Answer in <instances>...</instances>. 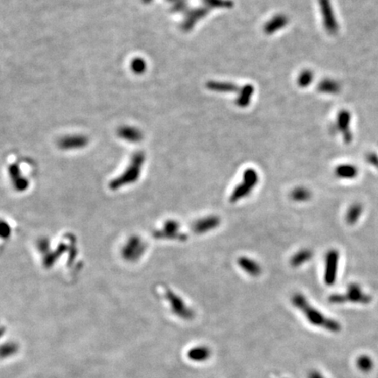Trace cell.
<instances>
[{"mask_svg": "<svg viewBox=\"0 0 378 378\" xmlns=\"http://www.w3.org/2000/svg\"><path fill=\"white\" fill-rule=\"evenodd\" d=\"M165 297H166L167 302L169 303L171 310L177 317L179 319H184V320H190L194 319L195 313L186 305L185 300H183L181 297L178 295L176 293H174L170 289H166L165 292Z\"/></svg>", "mask_w": 378, "mask_h": 378, "instance_id": "3", "label": "cell"}, {"mask_svg": "<svg viewBox=\"0 0 378 378\" xmlns=\"http://www.w3.org/2000/svg\"><path fill=\"white\" fill-rule=\"evenodd\" d=\"M145 250H146V245L144 244L140 238L134 237V238H131L128 245L124 248V257L129 260H137V258H140L141 256L144 254Z\"/></svg>", "mask_w": 378, "mask_h": 378, "instance_id": "8", "label": "cell"}, {"mask_svg": "<svg viewBox=\"0 0 378 378\" xmlns=\"http://www.w3.org/2000/svg\"><path fill=\"white\" fill-rule=\"evenodd\" d=\"M292 304L297 309L303 313L307 321L317 327H321L331 333H338L341 331V325L335 319L325 316L319 310L313 307L307 301L303 294H295L292 297Z\"/></svg>", "mask_w": 378, "mask_h": 378, "instance_id": "1", "label": "cell"}, {"mask_svg": "<svg viewBox=\"0 0 378 378\" xmlns=\"http://www.w3.org/2000/svg\"><path fill=\"white\" fill-rule=\"evenodd\" d=\"M154 237L157 239L173 241L185 242L187 240V235L180 230V224L175 220H167L162 228L154 232Z\"/></svg>", "mask_w": 378, "mask_h": 378, "instance_id": "4", "label": "cell"}, {"mask_svg": "<svg viewBox=\"0 0 378 378\" xmlns=\"http://www.w3.org/2000/svg\"><path fill=\"white\" fill-rule=\"evenodd\" d=\"M221 224V218L216 215H209L198 219L192 225V230L196 235H204L218 228Z\"/></svg>", "mask_w": 378, "mask_h": 378, "instance_id": "6", "label": "cell"}, {"mask_svg": "<svg viewBox=\"0 0 378 378\" xmlns=\"http://www.w3.org/2000/svg\"><path fill=\"white\" fill-rule=\"evenodd\" d=\"M238 264L239 267L251 277H259L262 273V267L260 264L252 258L243 256L238 258Z\"/></svg>", "mask_w": 378, "mask_h": 378, "instance_id": "9", "label": "cell"}, {"mask_svg": "<svg viewBox=\"0 0 378 378\" xmlns=\"http://www.w3.org/2000/svg\"><path fill=\"white\" fill-rule=\"evenodd\" d=\"M308 378H326L324 375L320 373V372L317 371V370H313L309 373L308 375Z\"/></svg>", "mask_w": 378, "mask_h": 378, "instance_id": "25", "label": "cell"}, {"mask_svg": "<svg viewBox=\"0 0 378 378\" xmlns=\"http://www.w3.org/2000/svg\"><path fill=\"white\" fill-rule=\"evenodd\" d=\"M319 6L322 13L325 28L328 33L335 34L338 31V24L329 0H319Z\"/></svg>", "mask_w": 378, "mask_h": 378, "instance_id": "7", "label": "cell"}, {"mask_svg": "<svg viewBox=\"0 0 378 378\" xmlns=\"http://www.w3.org/2000/svg\"><path fill=\"white\" fill-rule=\"evenodd\" d=\"M313 253L309 250H301L291 258L290 264L294 268L300 267V265H303L312 258Z\"/></svg>", "mask_w": 378, "mask_h": 378, "instance_id": "15", "label": "cell"}, {"mask_svg": "<svg viewBox=\"0 0 378 378\" xmlns=\"http://www.w3.org/2000/svg\"><path fill=\"white\" fill-rule=\"evenodd\" d=\"M336 264H337V254L335 251H331L326 257V271H325V281L328 285H331L335 281Z\"/></svg>", "mask_w": 378, "mask_h": 378, "instance_id": "12", "label": "cell"}, {"mask_svg": "<svg viewBox=\"0 0 378 378\" xmlns=\"http://www.w3.org/2000/svg\"><path fill=\"white\" fill-rule=\"evenodd\" d=\"M143 1L145 3H149V2H151L152 0H143Z\"/></svg>", "mask_w": 378, "mask_h": 378, "instance_id": "26", "label": "cell"}, {"mask_svg": "<svg viewBox=\"0 0 378 378\" xmlns=\"http://www.w3.org/2000/svg\"><path fill=\"white\" fill-rule=\"evenodd\" d=\"M318 88H319V91L322 92V93L332 94L338 93L341 89V86L336 81L326 79V80H324L322 82H319Z\"/></svg>", "mask_w": 378, "mask_h": 378, "instance_id": "18", "label": "cell"}, {"mask_svg": "<svg viewBox=\"0 0 378 378\" xmlns=\"http://www.w3.org/2000/svg\"><path fill=\"white\" fill-rule=\"evenodd\" d=\"M208 88L218 92H230L235 90V85L227 82H211L208 83Z\"/></svg>", "mask_w": 378, "mask_h": 378, "instance_id": "20", "label": "cell"}, {"mask_svg": "<svg viewBox=\"0 0 378 378\" xmlns=\"http://www.w3.org/2000/svg\"><path fill=\"white\" fill-rule=\"evenodd\" d=\"M356 367L362 373H369L374 368L373 359L367 355H362L356 359Z\"/></svg>", "mask_w": 378, "mask_h": 378, "instance_id": "17", "label": "cell"}, {"mask_svg": "<svg viewBox=\"0 0 378 378\" xmlns=\"http://www.w3.org/2000/svg\"><path fill=\"white\" fill-rule=\"evenodd\" d=\"M145 161V155L142 153H137L134 155L131 163L122 177L120 184H129L136 181L140 176L141 170Z\"/></svg>", "mask_w": 378, "mask_h": 378, "instance_id": "5", "label": "cell"}, {"mask_svg": "<svg viewBox=\"0 0 378 378\" xmlns=\"http://www.w3.org/2000/svg\"><path fill=\"white\" fill-rule=\"evenodd\" d=\"M211 355V350L206 346H198L190 349L187 357L194 362H205Z\"/></svg>", "mask_w": 378, "mask_h": 378, "instance_id": "13", "label": "cell"}, {"mask_svg": "<svg viewBox=\"0 0 378 378\" xmlns=\"http://www.w3.org/2000/svg\"><path fill=\"white\" fill-rule=\"evenodd\" d=\"M351 121V114L349 111L343 110L337 116V128L343 133L344 139L347 142L351 141V132L349 130V124Z\"/></svg>", "mask_w": 378, "mask_h": 378, "instance_id": "11", "label": "cell"}, {"mask_svg": "<svg viewBox=\"0 0 378 378\" xmlns=\"http://www.w3.org/2000/svg\"><path fill=\"white\" fill-rule=\"evenodd\" d=\"M291 199L297 202H307L311 197L309 190L302 186H299L294 188L290 194Z\"/></svg>", "mask_w": 378, "mask_h": 378, "instance_id": "19", "label": "cell"}, {"mask_svg": "<svg viewBox=\"0 0 378 378\" xmlns=\"http://www.w3.org/2000/svg\"><path fill=\"white\" fill-rule=\"evenodd\" d=\"M259 182V175L254 169L249 167L244 171L241 181L234 187L230 196L229 202L237 203L245 198H247Z\"/></svg>", "mask_w": 378, "mask_h": 378, "instance_id": "2", "label": "cell"}, {"mask_svg": "<svg viewBox=\"0 0 378 378\" xmlns=\"http://www.w3.org/2000/svg\"><path fill=\"white\" fill-rule=\"evenodd\" d=\"M253 94V87L245 86L241 90L240 98H238V105L239 106H246L251 100V97Z\"/></svg>", "mask_w": 378, "mask_h": 378, "instance_id": "21", "label": "cell"}, {"mask_svg": "<svg viewBox=\"0 0 378 378\" xmlns=\"http://www.w3.org/2000/svg\"><path fill=\"white\" fill-rule=\"evenodd\" d=\"M355 170L353 169L351 166H342L338 169V173L340 175H352Z\"/></svg>", "mask_w": 378, "mask_h": 378, "instance_id": "24", "label": "cell"}, {"mask_svg": "<svg viewBox=\"0 0 378 378\" xmlns=\"http://www.w3.org/2000/svg\"><path fill=\"white\" fill-rule=\"evenodd\" d=\"M313 72L310 71V70H305L302 73H300V75H299L298 83H299L300 87L305 88V87L309 86L310 83L313 81Z\"/></svg>", "mask_w": 378, "mask_h": 378, "instance_id": "23", "label": "cell"}, {"mask_svg": "<svg viewBox=\"0 0 378 378\" xmlns=\"http://www.w3.org/2000/svg\"><path fill=\"white\" fill-rule=\"evenodd\" d=\"M130 69L137 75H141L147 69V63L141 58H136L132 60L130 63Z\"/></svg>", "mask_w": 378, "mask_h": 378, "instance_id": "22", "label": "cell"}, {"mask_svg": "<svg viewBox=\"0 0 378 378\" xmlns=\"http://www.w3.org/2000/svg\"><path fill=\"white\" fill-rule=\"evenodd\" d=\"M88 144V138L84 136H67L59 141V147L64 150H73L85 147Z\"/></svg>", "mask_w": 378, "mask_h": 378, "instance_id": "10", "label": "cell"}, {"mask_svg": "<svg viewBox=\"0 0 378 378\" xmlns=\"http://www.w3.org/2000/svg\"><path fill=\"white\" fill-rule=\"evenodd\" d=\"M287 18L283 15H277V16L272 18L265 26H264V31L266 33H272L277 32V30L281 29L282 27L287 25Z\"/></svg>", "mask_w": 378, "mask_h": 378, "instance_id": "16", "label": "cell"}, {"mask_svg": "<svg viewBox=\"0 0 378 378\" xmlns=\"http://www.w3.org/2000/svg\"><path fill=\"white\" fill-rule=\"evenodd\" d=\"M118 133L119 137L132 143L139 142L143 137L140 130H137L136 128L129 127V126H124L118 129Z\"/></svg>", "mask_w": 378, "mask_h": 378, "instance_id": "14", "label": "cell"}]
</instances>
